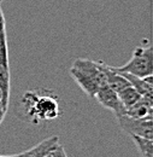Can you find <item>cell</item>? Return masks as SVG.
Here are the masks:
<instances>
[{
	"label": "cell",
	"instance_id": "obj_1",
	"mask_svg": "<svg viewBox=\"0 0 153 157\" xmlns=\"http://www.w3.org/2000/svg\"><path fill=\"white\" fill-rule=\"evenodd\" d=\"M21 105L25 120L34 124L53 121L60 116V106L58 97L51 91H28L22 97Z\"/></svg>",
	"mask_w": 153,
	"mask_h": 157
},
{
	"label": "cell",
	"instance_id": "obj_2",
	"mask_svg": "<svg viewBox=\"0 0 153 157\" xmlns=\"http://www.w3.org/2000/svg\"><path fill=\"white\" fill-rule=\"evenodd\" d=\"M118 73H128L137 78H145L153 73V52L150 45L135 47L132 58L122 67H112Z\"/></svg>",
	"mask_w": 153,
	"mask_h": 157
},
{
	"label": "cell",
	"instance_id": "obj_3",
	"mask_svg": "<svg viewBox=\"0 0 153 157\" xmlns=\"http://www.w3.org/2000/svg\"><path fill=\"white\" fill-rule=\"evenodd\" d=\"M121 128L128 133L130 137H140L145 139L153 138V123L152 118H134L127 115L117 117Z\"/></svg>",
	"mask_w": 153,
	"mask_h": 157
},
{
	"label": "cell",
	"instance_id": "obj_4",
	"mask_svg": "<svg viewBox=\"0 0 153 157\" xmlns=\"http://www.w3.org/2000/svg\"><path fill=\"white\" fill-rule=\"evenodd\" d=\"M74 68L81 70L86 75H88L92 80L95 81L99 87L106 86V75L104 71V63L103 62H95L86 58H77L74 64Z\"/></svg>",
	"mask_w": 153,
	"mask_h": 157
},
{
	"label": "cell",
	"instance_id": "obj_5",
	"mask_svg": "<svg viewBox=\"0 0 153 157\" xmlns=\"http://www.w3.org/2000/svg\"><path fill=\"white\" fill-rule=\"evenodd\" d=\"M95 98L104 108L111 110L115 114L116 117L125 115V108L121 103V100L118 98V94L114 90H111L107 85L103 86V87H99V90H98L95 94Z\"/></svg>",
	"mask_w": 153,
	"mask_h": 157
},
{
	"label": "cell",
	"instance_id": "obj_6",
	"mask_svg": "<svg viewBox=\"0 0 153 157\" xmlns=\"http://www.w3.org/2000/svg\"><path fill=\"white\" fill-rule=\"evenodd\" d=\"M59 144V138L57 136H52V137L47 138L45 140H42L41 143H39L38 145H35L34 147L21 152L17 157H45L51 150H53L56 146Z\"/></svg>",
	"mask_w": 153,
	"mask_h": 157
},
{
	"label": "cell",
	"instance_id": "obj_7",
	"mask_svg": "<svg viewBox=\"0 0 153 157\" xmlns=\"http://www.w3.org/2000/svg\"><path fill=\"white\" fill-rule=\"evenodd\" d=\"M124 78H127L132 87L142 96V97H153V76L148 75L145 78H137L135 75L128 74V73H121Z\"/></svg>",
	"mask_w": 153,
	"mask_h": 157
},
{
	"label": "cell",
	"instance_id": "obj_8",
	"mask_svg": "<svg viewBox=\"0 0 153 157\" xmlns=\"http://www.w3.org/2000/svg\"><path fill=\"white\" fill-rule=\"evenodd\" d=\"M153 97H142L136 104L125 110V115L134 118H152Z\"/></svg>",
	"mask_w": 153,
	"mask_h": 157
},
{
	"label": "cell",
	"instance_id": "obj_9",
	"mask_svg": "<svg viewBox=\"0 0 153 157\" xmlns=\"http://www.w3.org/2000/svg\"><path fill=\"white\" fill-rule=\"evenodd\" d=\"M70 74L74 78V80L77 82V85L82 88V91L88 97H91V98L95 97L96 92L99 90V86L96 85L94 80H92L88 75H86L84 73H82L81 70H78V69L74 68V67L70 68Z\"/></svg>",
	"mask_w": 153,
	"mask_h": 157
},
{
	"label": "cell",
	"instance_id": "obj_10",
	"mask_svg": "<svg viewBox=\"0 0 153 157\" xmlns=\"http://www.w3.org/2000/svg\"><path fill=\"white\" fill-rule=\"evenodd\" d=\"M104 71H105V75H106V85L111 90H114L116 93H118L122 90H124L125 87L130 86L129 81L121 73L116 71L112 67H109L105 63H104Z\"/></svg>",
	"mask_w": 153,
	"mask_h": 157
},
{
	"label": "cell",
	"instance_id": "obj_11",
	"mask_svg": "<svg viewBox=\"0 0 153 157\" xmlns=\"http://www.w3.org/2000/svg\"><path fill=\"white\" fill-rule=\"evenodd\" d=\"M118 94V98L121 100V103L123 104V106L125 108V110L130 106H133L134 104H136L140 99L142 98V96L135 90L134 87L132 86H128L125 87L124 90H122L121 92L117 93Z\"/></svg>",
	"mask_w": 153,
	"mask_h": 157
},
{
	"label": "cell",
	"instance_id": "obj_12",
	"mask_svg": "<svg viewBox=\"0 0 153 157\" xmlns=\"http://www.w3.org/2000/svg\"><path fill=\"white\" fill-rule=\"evenodd\" d=\"M0 91L2 93V103L9 108L10 101V69L0 64Z\"/></svg>",
	"mask_w": 153,
	"mask_h": 157
},
{
	"label": "cell",
	"instance_id": "obj_13",
	"mask_svg": "<svg viewBox=\"0 0 153 157\" xmlns=\"http://www.w3.org/2000/svg\"><path fill=\"white\" fill-rule=\"evenodd\" d=\"M132 138L136 144V147L141 157H153V141L151 139H145V138L135 137V136H133Z\"/></svg>",
	"mask_w": 153,
	"mask_h": 157
},
{
	"label": "cell",
	"instance_id": "obj_14",
	"mask_svg": "<svg viewBox=\"0 0 153 157\" xmlns=\"http://www.w3.org/2000/svg\"><path fill=\"white\" fill-rule=\"evenodd\" d=\"M0 64L5 68H9V47L6 32L0 34Z\"/></svg>",
	"mask_w": 153,
	"mask_h": 157
},
{
	"label": "cell",
	"instance_id": "obj_15",
	"mask_svg": "<svg viewBox=\"0 0 153 157\" xmlns=\"http://www.w3.org/2000/svg\"><path fill=\"white\" fill-rule=\"evenodd\" d=\"M45 157H68V156H66V152H65L63 145L58 144L57 146L53 150H51Z\"/></svg>",
	"mask_w": 153,
	"mask_h": 157
},
{
	"label": "cell",
	"instance_id": "obj_16",
	"mask_svg": "<svg viewBox=\"0 0 153 157\" xmlns=\"http://www.w3.org/2000/svg\"><path fill=\"white\" fill-rule=\"evenodd\" d=\"M4 32H6V23H5V17H4V13L0 6V34Z\"/></svg>",
	"mask_w": 153,
	"mask_h": 157
},
{
	"label": "cell",
	"instance_id": "obj_17",
	"mask_svg": "<svg viewBox=\"0 0 153 157\" xmlns=\"http://www.w3.org/2000/svg\"><path fill=\"white\" fill-rule=\"evenodd\" d=\"M6 111H7V106L4 105V103L0 100V126L5 118V115H6Z\"/></svg>",
	"mask_w": 153,
	"mask_h": 157
},
{
	"label": "cell",
	"instance_id": "obj_18",
	"mask_svg": "<svg viewBox=\"0 0 153 157\" xmlns=\"http://www.w3.org/2000/svg\"><path fill=\"white\" fill-rule=\"evenodd\" d=\"M0 157H17L16 155H12V156H9V155H0Z\"/></svg>",
	"mask_w": 153,
	"mask_h": 157
},
{
	"label": "cell",
	"instance_id": "obj_19",
	"mask_svg": "<svg viewBox=\"0 0 153 157\" xmlns=\"http://www.w3.org/2000/svg\"><path fill=\"white\" fill-rule=\"evenodd\" d=\"M0 100H2V93H1V91H0Z\"/></svg>",
	"mask_w": 153,
	"mask_h": 157
},
{
	"label": "cell",
	"instance_id": "obj_20",
	"mask_svg": "<svg viewBox=\"0 0 153 157\" xmlns=\"http://www.w3.org/2000/svg\"><path fill=\"white\" fill-rule=\"evenodd\" d=\"M1 1H4V0H0V2H1Z\"/></svg>",
	"mask_w": 153,
	"mask_h": 157
}]
</instances>
